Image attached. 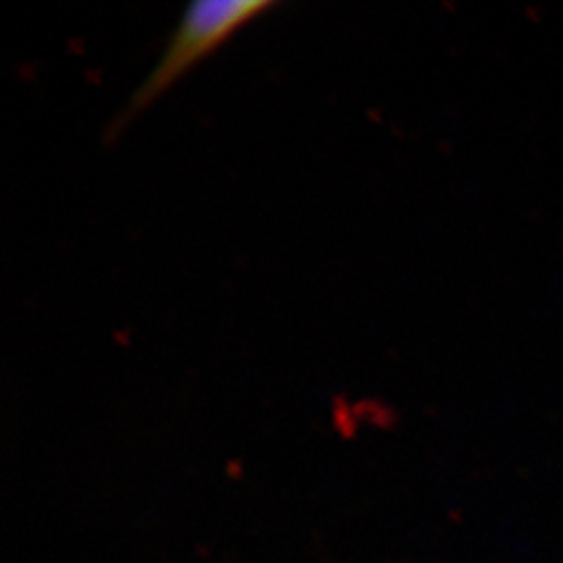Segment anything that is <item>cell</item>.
<instances>
[{
	"label": "cell",
	"instance_id": "1",
	"mask_svg": "<svg viewBox=\"0 0 563 563\" xmlns=\"http://www.w3.org/2000/svg\"><path fill=\"white\" fill-rule=\"evenodd\" d=\"M272 0H197L188 4L159 59L128 99L108 135H118L137 113L165 93L197 60L218 48L238 27L272 8Z\"/></svg>",
	"mask_w": 563,
	"mask_h": 563
}]
</instances>
